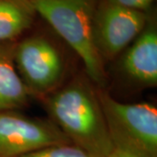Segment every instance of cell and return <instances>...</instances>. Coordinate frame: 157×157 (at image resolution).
Wrapping results in <instances>:
<instances>
[{
    "label": "cell",
    "mask_w": 157,
    "mask_h": 157,
    "mask_svg": "<svg viewBox=\"0 0 157 157\" xmlns=\"http://www.w3.org/2000/svg\"><path fill=\"white\" fill-rule=\"evenodd\" d=\"M54 123L71 143L96 157H108L113 148L97 94L75 80L47 101Z\"/></svg>",
    "instance_id": "1"
},
{
    "label": "cell",
    "mask_w": 157,
    "mask_h": 157,
    "mask_svg": "<svg viewBox=\"0 0 157 157\" xmlns=\"http://www.w3.org/2000/svg\"><path fill=\"white\" fill-rule=\"evenodd\" d=\"M78 54L89 78L103 86L104 62L93 40V19L100 0H25Z\"/></svg>",
    "instance_id": "2"
},
{
    "label": "cell",
    "mask_w": 157,
    "mask_h": 157,
    "mask_svg": "<svg viewBox=\"0 0 157 157\" xmlns=\"http://www.w3.org/2000/svg\"><path fill=\"white\" fill-rule=\"evenodd\" d=\"M114 147L157 157V108L148 102L128 104L97 93Z\"/></svg>",
    "instance_id": "3"
},
{
    "label": "cell",
    "mask_w": 157,
    "mask_h": 157,
    "mask_svg": "<svg viewBox=\"0 0 157 157\" xmlns=\"http://www.w3.org/2000/svg\"><path fill=\"white\" fill-rule=\"evenodd\" d=\"M147 13L100 0L93 19V40L102 60L112 59L129 45L146 25Z\"/></svg>",
    "instance_id": "4"
},
{
    "label": "cell",
    "mask_w": 157,
    "mask_h": 157,
    "mask_svg": "<svg viewBox=\"0 0 157 157\" xmlns=\"http://www.w3.org/2000/svg\"><path fill=\"white\" fill-rule=\"evenodd\" d=\"M13 55L18 74L29 93L45 94L60 82L64 62L50 40L42 36L26 38L14 46Z\"/></svg>",
    "instance_id": "5"
},
{
    "label": "cell",
    "mask_w": 157,
    "mask_h": 157,
    "mask_svg": "<svg viewBox=\"0 0 157 157\" xmlns=\"http://www.w3.org/2000/svg\"><path fill=\"white\" fill-rule=\"evenodd\" d=\"M72 144L54 122L0 111V157H18L46 147Z\"/></svg>",
    "instance_id": "6"
},
{
    "label": "cell",
    "mask_w": 157,
    "mask_h": 157,
    "mask_svg": "<svg viewBox=\"0 0 157 157\" xmlns=\"http://www.w3.org/2000/svg\"><path fill=\"white\" fill-rule=\"evenodd\" d=\"M123 67L130 77L146 85L157 84V29L153 18L135 39L123 60Z\"/></svg>",
    "instance_id": "7"
},
{
    "label": "cell",
    "mask_w": 157,
    "mask_h": 157,
    "mask_svg": "<svg viewBox=\"0 0 157 157\" xmlns=\"http://www.w3.org/2000/svg\"><path fill=\"white\" fill-rule=\"evenodd\" d=\"M14 46L0 44V111H11L24 107L29 91L14 64Z\"/></svg>",
    "instance_id": "8"
},
{
    "label": "cell",
    "mask_w": 157,
    "mask_h": 157,
    "mask_svg": "<svg viewBox=\"0 0 157 157\" xmlns=\"http://www.w3.org/2000/svg\"><path fill=\"white\" fill-rule=\"evenodd\" d=\"M35 14L25 0H0V44L10 42L30 28Z\"/></svg>",
    "instance_id": "9"
},
{
    "label": "cell",
    "mask_w": 157,
    "mask_h": 157,
    "mask_svg": "<svg viewBox=\"0 0 157 157\" xmlns=\"http://www.w3.org/2000/svg\"><path fill=\"white\" fill-rule=\"evenodd\" d=\"M18 157H96L73 144L46 147Z\"/></svg>",
    "instance_id": "10"
},
{
    "label": "cell",
    "mask_w": 157,
    "mask_h": 157,
    "mask_svg": "<svg viewBox=\"0 0 157 157\" xmlns=\"http://www.w3.org/2000/svg\"><path fill=\"white\" fill-rule=\"evenodd\" d=\"M120 5L133 10L143 11L147 13L151 8L154 0H115Z\"/></svg>",
    "instance_id": "11"
},
{
    "label": "cell",
    "mask_w": 157,
    "mask_h": 157,
    "mask_svg": "<svg viewBox=\"0 0 157 157\" xmlns=\"http://www.w3.org/2000/svg\"><path fill=\"white\" fill-rule=\"evenodd\" d=\"M108 157H152L141 152L135 151L133 149L124 148L121 147H114Z\"/></svg>",
    "instance_id": "12"
}]
</instances>
